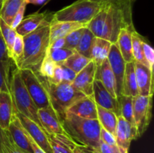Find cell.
<instances>
[{
    "mask_svg": "<svg viewBox=\"0 0 154 153\" xmlns=\"http://www.w3.org/2000/svg\"><path fill=\"white\" fill-rule=\"evenodd\" d=\"M105 3L93 0H78L53 14L54 21H68L87 24L100 11Z\"/></svg>",
    "mask_w": 154,
    "mask_h": 153,
    "instance_id": "5",
    "label": "cell"
},
{
    "mask_svg": "<svg viewBox=\"0 0 154 153\" xmlns=\"http://www.w3.org/2000/svg\"><path fill=\"white\" fill-rule=\"evenodd\" d=\"M3 1H4V0H0V12H1V9H2V7Z\"/></svg>",
    "mask_w": 154,
    "mask_h": 153,
    "instance_id": "50",
    "label": "cell"
},
{
    "mask_svg": "<svg viewBox=\"0 0 154 153\" xmlns=\"http://www.w3.org/2000/svg\"><path fill=\"white\" fill-rule=\"evenodd\" d=\"M141 45H142L143 53H144V58H145L147 63H148L149 65H150V69L153 70L154 50L153 47H152L147 41L144 40V39H143L142 42H141Z\"/></svg>",
    "mask_w": 154,
    "mask_h": 153,
    "instance_id": "40",
    "label": "cell"
},
{
    "mask_svg": "<svg viewBox=\"0 0 154 153\" xmlns=\"http://www.w3.org/2000/svg\"><path fill=\"white\" fill-rule=\"evenodd\" d=\"M85 27L83 28H80L78 29L75 30L70 34H68L66 37L64 38L65 39V48H68V49L75 50L78 46V43L80 41L81 36H82L83 32H84V29Z\"/></svg>",
    "mask_w": 154,
    "mask_h": 153,
    "instance_id": "38",
    "label": "cell"
},
{
    "mask_svg": "<svg viewBox=\"0 0 154 153\" xmlns=\"http://www.w3.org/2000/svg\"><path fill=\"white\" fill-rule=\"evenodd\" d=\"M14 113L13 100L10 93L0 92V128H8L12 116Z\"/></svg>",
    "mask_w": 154,
    "mask_h": 153,
    "instance_id": "22",
    "label": "cell"
},
{
    "mask_svg": "<svg viewBox=\"0 0 154 153\" xmlns=\"http://www.w3.org/2000/svg\"><path fill=\"white\" fill-rule=\"evenodd\" d=\"M94 38V34L92 33V32L89 28L85 27L82 36H81V39H80V41L75 50L82 56H84L90 58L91 50Z\"/></svg>",
    "mask_w": 154,
    "mask_h": 153,
    "instance_id": "29",
    "label": "cell"
},
{
    "mask_svg": "<svg viewBox=\"0 0 154 153\" xmlns=\"http://www.w3.org/2000/svg\"><path fill=\"white\" fill-rule=\"evenodd\" d=\"M49 97L53 109L58 115L60 121L66 110L77 100L85 97L84 94L75 89L72 84L66 82H54L38 73H35Z\"/></svg>",
    "mask_w": 154,
    "mask_h": 153,
    "instance_id": "4",
    "label": "cell"
},
{
    "mask_svg": "<svg viewBox=\"0 0 154 153\" xmlns=\"http://www.w3.org/2000/svg\"><path fill=\"white\" fill-rule=\"evenodd\" d=\"M24 130H25V129H24ZM25 133H26V135L27 138H28L29 141V143L30 145H31L32 148L33 153H46L42 148H41L40 146H39L38 145L37 143H36L35 142L34 140H33L32 139V137L28 134V133H27L26 130H25Z\"/></svg>",
    "mask_w": 154,
    "mask_h": 153,
    "instance_id": "46",
    "label": "cell"
},
{
    "mask_svg": "<svg viewBox=\"0 0 154 153\" xmlns=\"http://www.w3.org/2000/svg\"><path fill=\"white\" fill-rule=\"evenodd\" d=\"M117 98L119 100V103H120V116L123 117L125 120L130 123L132 125L135 126L133 118V105H132L133 97L123 94V95Z\"/></svg>",
    "mask_w": 154,
    "mask_h": 153,
    "instance_id": "32",
    "label": "cell"
},
{
    "mask_svg": "<svg viewBox=\"0 0 154 153\" xmlns=\"http://www.w3.org/2000/svg\"><path fill=\"white\" fill-rule=\"evenodd\" d=\"M65 47V39L64 38H59L57 40H54L53 42L50 43L49 48L50 50H57L60 49V48Z\"/></svg>",
    "mask_w": 154,
    "mask_h": 153,
    "instance_id": "47",
    "label": "cell"
},
{
    "mask_svg": "<svg viewBox=\"0 0 154 153\" xmlns=\"http://www.w3.org/2000/svg\"><path fill=\"white\" fill-rule=\"evenodd\" d=\"M0 32L6 45L9 58H11L12 47H13L15 38L17 35L16 31L0 17Z\"/></svg>",
    "mask_w": 154,
    "mask_h": 153,
    "instance_id": "34",
    "label": "cell"
},
{
    "mask_svg": "<svg viewBox=\"0 0 154 153\" xmlns=\"http://www.w3.org/2000/svg\"><path fill=\"white\" fill-rule=\"evenodd\" d=\"M108 60L115 79L116 96L119 97L123 95V82L126 62L122 57L117 43L111 45Z\"/></svg>",
    "mask_w": 154,
    "mask_h": 153,
    "instance_id": "9",
    "label": "cell"
},
{
    "mask_svg": "<svg viewBox=\"0 0 154 153\" xmlns=\"http://www.w3.org/2000/svg\"><path fill=\"white\" fill-rule=\"evenodd\" d=\"M143 37L136 32V30L132 32V56H133L134 61L138 62L141 63L144 65L147 66L150 68V65L147 63V60L144 58V53H143L142 42Z\"/></svg>",
    "mask_w": 154,
    "mask_h": 153,
    "instance_id": "31",
    "label": "cell"
},
{
    "mask_svg": "<svg viewBox=\"0 0 154 153\" xmlns=\"http://www.w3.org/2000/svg\"><path fill=\"white\" fill-rule=\"evenodd\" d=\"M138 94L141 96H153V70L141 63L134 61Z\"/></svg>",
    "mask_w": 154,
    "mask_h": 153,
    "instance_id": "13",
    "label": "cell"
},
{
    "mask_svg": "<svg viewBox=\"0 0 154 153\" xmlns=\"http://www.w3.org/2000/svg\"><path fill=\"white\" fill-rule=\"evenodd\" d=\"M0 153H23L15 144L8 130L0 128Z\"/></svg>",
    "mask_w": 154,
    "mask_h": 153,
    "instance_id": "33",
    "label": "cell"
},
{
    "mask_svg": "<svg viewBox=\"0 0 154 153\" xmlns=\"http://www.w3.org/2000/svg\"><path fill=\"white\" fill-rule=\"evenodd\" d=\"M112 44L105 39L95 37L91 50L90 59L99 66L108 58Z\"/></svg>",
    "mask_w": 154,
    "mask_h": 153,
    "instance_id": "24",
    "label": "cell"
},
{
    "mask_svg": "<svg viewBox=\"0 0 154 153\" xmlns=\"http://www.w3.org/2000/svg\"><path fill=\"white\" fill-rule=\"evenodd\" d=\"M53 153H74L77 143L67 134H51L47 133Z\"/></svg>",
    "mask_w": 154,
    "mask_h": 153,
    "instance_id": "21",
    "label": "cell"
},
{
    "mask_svg": "<svg viewBox=\"0 0 154 153\" xmlns=\"http://www.w3.org/2000/svg\"><path fill=\"white\" fill-rule=\"evenodd\" d=\"M14 64L11 58L0 61V92L11 94V67Z\"/></svg>",
    "mask_w": 154,
    "mask_h": 153,
    "instance_id": "28",
    "label": "cell"
},
{
    "mask_svg": "<svg viewBox=\"0 0 154 153\" xmlns=\"http://www.w3.org/2000/svg\"><path fill=\"white\" fill-rule=\"evenodd\" d=\"M135 30H131L128 28H123L119 33L117 44L122 57L126 62H133L132 46V32Z\"/></svg>",
    "mask_w": 154,
    "mask_h": 153,
    "instance_id": "23",
    "label": "cell"
},
{
    "mask_svg": "<svg viewBox=\"0 0 154 153\" xmlns=\"http://www.w3.org/2000/svg\"><path fill=\"white\" fill-rule=\"evenodd\" d=\"M47 20L37 29L24 36V50L18 69H29L35 73L38 72L41 64L48 53L50 45V24Z\"/></svg>",
    "mask_w": 154,
    "mask_h": 153,
    "instance_id": "2",
    "label": "cell"
},
{
    "mask_svg": "<svg viewBox=\"0 0 154 153\" xmlns=\"http://www.w3.org/2000/svg\"><path fill=\"white\" fill-rule=\"evenodd\" d=\"M93 100L98 106L112 111L117 116H120V103L117 98L113 97L98 80H94L93 82Z\"/></svg>",
    "mask_w": 154,
    "mask_h": 153,
    "instance_id": "12",
    "label": "cell"
},
{
    "mask_svg": "<svg viewBox=\"0 0 154 153\" xmlns=\"http://www.w3.org/2000/svg\"><path fill=\"white\" fill-rule=\"evenodd\" d=\"M93 1L99 2L104 3H112V4H133L135 0H93Z\"/></svg>",
    "mask_w": 154,
    "mask_h": 153,
    "instance_id": "48",
    "label": "cell"
},
{
    "mask_svg": "<svg viewBox=\"0 0 154 153\" xmlns=\"http://www.w3.org/2000/svg\"><path fill=\"white\" fill-rule=\"evenodd\" d=\"M123 94L132 97H135L138 94L134 61L126 63L123 82Z\"/></svg>",
    "mask_w": 154,
    "mask_h": 153,
    "instance_id": "25",
    "label": "cell"
},
{
    "mask_svg": "<svg viewBox=\"0 0 154 153\" xmlns=\"http://www.w3.org/2000/svg\"><path fill=\"white\" fill-rule=\"evenodd\" d=\"M53 14H49L48 12L43 13H36L29 15L27 17L23 18L18 26L15 28L17 34L24 37L32 32L37 29L39 26L42 25L47 20H52Z\"/></svg>",
    "mask_w": 154,
    "mask_h": 153,
    "instance_id": "17",
    "label": "cell"
},
{
    "mask_svg": "<svg viewBox=\"0 0 154 153\" xmlns=\"http://www.w3.org/2000/svg\"><path fill=\"white\" fill-rule=\"evenodd\" d=\"M96 151L99 153H128L129 150L122 148L117 144L114 146H109L100 140Z\"/></svg>",
    "mask_w": 154,
    "mask_h": 153,
    "instance_id": "39",
    "label": "cell"
},
{
    "mask_svg": "<svg viewBox=\"0 0 154 153\" xmlns=\"http://www.w3.org/2000/svg\"><path fill=\"white\" fill-rule=\"evenodd\" d=\"M57 64V63L54 62L49 56L46 55V56L41 64L38 72H37V73H38L42 76L51 79L54 76V70H55Z\"/></svg>",
    "mask_w": 154,
    "mask_h": 153,
    "instance_id": "37",
    "label": "cell"
},
{
    "mask_svg": "<svg viewBox=\"0 0 154 153\" xmlns=\"http://www.w3.org/2000/svg\"><path fill=\"white\" fill-rule=\"evenodd\" d=\"M11 95L13 100L14 112H18L23 114L42 128L38 117V109L29 94L21 78L20 72L17 68H16L11 73Z\"/></svg>",
    "mask_w": 154,
    "mask_h": 153,
    "instance_id": "6",
    "label": "cell"
},
{
    "mask_svg": "<svg viewBox=\"0 0 154 153\" xmlns=\"http://www.w3.org/2000/svg\"><path fill=\"white\" fill-rule=\"evenodd\" d=\"M7 130H8L14 142L23 152L33 153L29 141L26 135L24 128L21 124L15 112L12 116L11 121Z\"/></svg>",
    "mask_w": 154,
    "mask_h": 153,
    "instance_id": "16",
    "label": "cell"
},
{
    "mask_svg": "<svg viewBox=\"0 0 154 153\" xmlns=\"http://www.w3.org/2000/svg\"><path fill=\"white\" fill-rule=\"evenodd\" d=\"M18 119L32 139L44 150L46 153H53L49 142H48L47 133L39 124L34 121L25 116L18 112H15Z\"/></svg>",
    "mask_w": 154,
    "mask_h": 153,
    "instance_id": "10",
    "label": "cell"
},
{
    "mask_svg": "<svg viewBox=\"0 0 154 153\" xmlns=\"http://www.w3.org/2000/svg\"><path fill=\"white\" fill-rule=\"evenodd\" d=\"M86 27L84 24L68 21H51L50 24V43L59 38H64L75 30Z\"/></svg>",
    "mask_w": 154,
    "mask_h": 153,
    "instance_id": "19",
    "label": "cell"
},
{
    "mask_svg": "<svg viewBox=\"0 0 154 153\" xmlns=\"http://www.w3.org/2000/svg\"><path fill=\"white\" fill-rule=\"evenodd\" d=\"M91 62L90 58L84 56L79 52L75 51L72 55H71L63 64L66 67L72 69L74 72L76 74L79 73L82 69H84L89 63Z\"/></svg>",
    "mask_w": 154,
    "mask_h": 153,
    "instance_id": "30",
    "label": "cell"
},
{
    "mask_svg": "<svg viewBox=\"0 0 154 153\" xmlns=\"http://www.w3.org/2000/svg\"><path fill=\"white\" fill-rule=\"evenodd\" d=\"M75 50L68 49V48H60L57 50L48 49L47 55L51 57V59L57 63V64H61L75 52Z\"/></svg>",
    "mask_w": 154,
    "mask_h": 153,
    "instance_id": "35",
    "label": "cell"
},
{
    "mask_svg": "<svg viewBox=\"0 0 154 153\" xmlns=\"http://www.w3.org/2000/svg\"><path fill=\"white\" fill-rule=\"evenodd\" d=\"M117 144L122 148L129 150L131 142L138 138L136 128L122 116H117V123L115 130Z\"/></svg>",
    "mask_w": 154,
    "mask_h": 153,
    "instance_id": "15",
    "label": "cell"
},
{
    "mask_svg": "<svg viewBox=\"0 0 154 153\" xmlns=\"http://www.w3.org/2000/svg\"><path fill=\"white\" fill-rule=\"evenodd\" d=\"M26 5V3L24 2L23 3L22 5H21V7L20 8L19 10H18V11L17 12V14H15L14 17L13 19V21H12L11 26V28H14V29H15V28L18 26V25L20 23V22L23 20V19L24 13H25Z\"/></svg>",
    "mask_w": 154,
    "mask_h": 153,
    "instance_id": "43",
    "label": "cell"
},
{
    "mask_svg": "<svg viewBox=\"0 0 154 153\" xmlns=\"http://www.w3.org/2000/svg\"><path fill=\"white\" fill-rule=\"evenodd\" d=\"M48 0H25L26 4H46Z\"/></svg>",
    "mask_w": 154,
    "mask_h": 153,
    "instance_id": "49",
    "label": "cell"
},
{
    "mask_svg": "<svg viewBox=\"0 0 154 153\" xmlns=\"http://www.w3.org/2000/svg\"><path fill=\"white\" fill-rule=\"evenodd\" d=\"M95 80L100 81L108 92L113 97L117 98L115 93V79L108 58L105 59L100 65L96 66Z\"/></svg>",
    "mask_w": 154,
    "mask_h": 153,
    "instance_id": "20",
    "label": "cell"
},
{
    "mask_svg": "<svg viewBox=\"0 0 154 153\" xmlns=\"http://www.w3.org/2000/svg\"><path fill=\"white\" fill-rule=\"evenodd\" d=\"M24 50V44H23V38L22 36L17 34L15 38L14 43L13 47H12L11 54V58L13 60L14 64L17 66L19 64L21 58L23 57Z\"/></svg>",
    "mask_w": 154,
    "mask_h": 153,
    "instance_id": "36",
    "label": "cell"
},
{
    "mask_svg": "<svg viewBox=\"0 0 154 153\" xmlns=\"http://www.w3.org/2000/svg\"><path fill=\"white\" fill-rule=\"evenodd\" d=\"M132 4L105 3L100 11L87 25L95 37L117 43L120 30H135L132 22Z\"/></svg>",
    "mask_w": 154,
    "mask_h": 153,
    "instance_id": "1",
    "label": "cell"
},
{
    "mask_svg": "<svg viewBox=\"0 0 154 153\" xmlns=\"http://www.w3.org/2000/svg\"><path fill=\"white\" fill-rule=\"evenodd\" d=\"M20 72L23 82L38 109L51 106L48 93L36 74L29 69L20 70Z\"/></svg>",
    "mask_w": 154,
    "mask_h": 153,
    "instance_id": "8",
    "label": "cell"
},
{
    "mask_svg": "<svg viewBox=\"0 0 154 153\" xmlns=\"http://www.w3.org/2000/svg\"><path fill=\"white\" fill-rule=\"evenodd\" d=\"M62 67V82L70 83L73 82L74 79L76 76L77 74L74 72L72 69L61 64Z\"/></svg>",
    "mask_w": 154,
    "mask_h": 153,
    "instance_id": "41",
    "label": "cell"
},
{
    "mask_svg": "<svg viewBox=\"0 0 154 153\" xmlns=\"http://www.w3.org/2000/svg\"><path fill=\"white\" fill-rule=\"evenodd\" d=\"M96 65L90 62L84 69L76 74L72 86L85 96L93 99V82L95 80Z\"/></svg>",
    "mask_w": 154,
    "mask_h": 153,
    "instance_id": "11",
    "label": "cell"
},
{
    "mask_svg": "<svg viewBox=\"0 0 154 153\" xmlns=\"http://www.w3.org/2000/svg\"><path fill=\"white\" fill-rule=\"evenodd\" d=\"M25 0H4L0 12V17L9 26H11L15 14Z\"/></svg>",
    "mask_w": 154,
    "mask_h": 153,
    "instance_id": "27",
    "label": "cell"
},
{
    "mask_svg": "<svg viewBox=\"0 0 154 153\" xmlns=\"http://www.w3.org/2000/svg\"><path fill=\"white\" fill-rule=\"evenodd\" d=\"M97 106V119L102 128L105 129L115 136L117 116L114 112L109 110Z\"/></svg>",
    "mask_w": 154,
    "mask_h": 153,
    "instance_id": "26",
    "label": "cell"
},
{
    "mask_svg": "<svg viewBox=\"0 0 154 153\" xmlns=\"http://www.w3.org/2000/svg\"><path fill=\"white\" fill-rule=\"evenodd\" d=\"M61 123L66 134L78 145L97 149L101 130L98 119L84 118L66 112Z\"/></svg>",
    "mask_w": 154,
    "mask_h": 153,
    "instance_id": "3",
    "label": "cell"
},
{
    "mask_svg": "<svg viewBox=\"0 0 154 153\" xmlns=\"http://www.w3.org/2000/svg\"><path fill=\"white\" fill-rule=\"evenodd\" d=\"M38 117L46 133L66 134L58 115L51 106L38 110Z\"/></svg>",
    "mask_w": 154,
    "mask_h": 153,
    "instance_id": "14",
    "label": "cell"
},
{
    "mask_svg": "<svg viewBox=\"0 0 154 153\" xmlns=\"http://www.w3.org/2000/svg\"><path fill=\"white\" fill-rule=\"evenodd\" d=\"M100 140L109 146H114L117 144L115 136L105 129L102 128V127L100 130Z\"/></svg>",
    "mask_w": 154,
    "mask_h": 153,
    "instance_id": "42",
    "label": "cell"
},
{
    "mask_svg": "<svg viewBox=\"0 0 154 153\" xmlns=\"http://www.w3.org/2000/svg\"><path fill=\"white\" fill-rule=\"evenodd\" d=\"M8 53L7 48H6V45L5 44L4 40H3L2 37L1 32H0V61H3V60H8L9 59Z\"/></svg>",
    "mask_w": 154,
    "mask_h": 153,
    "instance_id": "44",
    "label": "cell"
},
{
    "mask_svg": "<svg viewBox=\"0 0 154 153\" xmlns=\"http://www.w3.org/2000/svg\"><path fill=\"white\" fill-rule=\"evenodd\" d=\"M133 118L138 136H142L149 127L152 118L153 96L138 94L132 98Z\"/></svg>",
    "mask_w": 154,
    "mask_h": 153,
    "instance_id": "7",
    "label": "cell"
},
{
    "mask_svg": "<svg viewBox=\"0 0 154 153\" xmlns=\"http://www.w3.org/2000/svg\"><path fill=\"white\" fill-rule=\"evenodd\" d=\"M66 112L89 119H97V106L93 98L85 96L69 106Z\"/></svg>",
    "mask_w": 154,
    "mask_h": 153,
    "instance_id": "18",
    "label": "cell"
},
{
    "mask_svg": "<svg viewBox=\"0 0 154 153\" xmlns=\"http://www.w3.org/2000/svg\"><path fill=\"white\" fill-rule=\"evenodd\" d=\"M74 153H99L94 148H90V147L83 146L77 144L75 148H74Z\"/></svg>",
    "mask_w": 154,
    "mask_h": 153,
    "instance_id": "45",
    "label": "cell"
}]
</instances>
